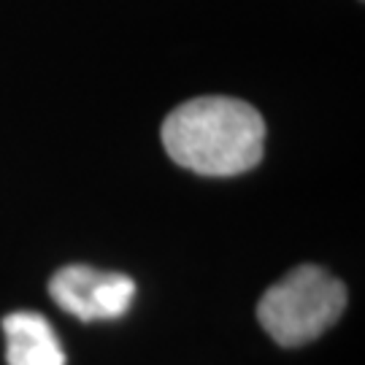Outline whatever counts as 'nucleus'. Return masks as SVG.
Here are the masks:
<instances>
[{
  "instance_id": "nucleus-1",
  "label": "nucleus",
  "mask_w": 365,
  "mask_h": 365,
  "mask_svg": "<svg viewBox=\"0 0 365 365\" xmlns=\"http://www.w3.org/2000/svg\"><path fill=\"white\" fill-rule=\"evenodd\" d=\"M163 144L170 160L187 170L238 176L262 160L265 122L255 106L238 98H192L163 122Z\"/></svg>"
},
{
  "instance_id": "nucleus-2",
  "label": "nucleus",
  "mask_w": 365,
  "mask_h": 365,
  "mask_svg": "<svg viewBox=\"0 0 365 365\" xmlns=\"http://www.w3.org/2000/svg\"><path fill=\"white\" fill-rule=\"evenodd\" d=\"M346 309V287L336 276L298 265L257 303V319L279 346H303L317 341Z\"/></svg>"
},
{
  "instance_id": "nucleus-3",
  "label": "nucleus",
  "mask_w": 365,
  "mask_h": 365,
  "mask_svg": "<svg viewBox=\"0 0 365 365\" xmlns=\"http://www.w3.org/2000/svg\"><path fill=\"white\" fill-rule=\"evenodd\" d=\"M49 295L63 312L81 322L119 319L135 298V282L128 274H106L90 265H66L52 276Z\"/></svg>"
},
{
  "instance_id": "nucleus-4",
  "label": "nucleus",
  "mask_w": 365,
  "mask_h": 365,
  "mask_svg": "<svg viewBox=\"0 0 365 365\" xmlns=\"http://www.w3.org/2000/svg\"><path fill=\"white\" fill-rule=\"evenodd\" d=\"M9 365H66V352L52 322L38 312H14L3 317Z\"/></svg>"
}]
</instances>
